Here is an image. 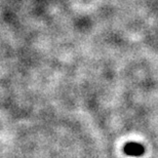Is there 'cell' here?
Returning a JSON list of instances; mask_svg holds the SVG:
<instances>
[{"mask_svg": "<svg viewBox=\"0 0 158 158\" xmlns=\"http://www.w3.org/2000/svg\"><path fill=\"white\" fill-rule=\"evenodd\" d=\"M123 151L126 155L128 156H134V157H139L142 156L145 153V148L143 145L135 143V142H129L123 148Z\"/></svg>", "mask_w": 158, "mask_h": 158, "instance_id": "cell-1", "label": "cell"}]
</instances>
